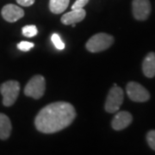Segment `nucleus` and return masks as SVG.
Listing matches in <instances>:
<instances>
[{"label": "nucleus", "mask_w": 155, "mask_h": 155, "mask_svg": "<svg viewBox=\"0 0 155 155\" xmlns=\"http://www.w3.org/2000/svg\"><path fill=\"white\" fill-rule=\"evenodd\" d=\"M75 117L76 111L71 104L56 102L40 110L35 119V125L41 133L54 134L70 126Z\"/></svg>", "instance_id": "nucleus-1"}, {"label": "nucleus", "mask_w": 155, "mask_h": 155, "mask_svg": "<svg viewBox=\"0 0 155 155\" xmlns=\"http://www.w3.org/2000/svg\"><path fill=\"white\" fill-rule=\"evenodd\" d=\"M114 43V38L110 35L98 33L89 39L85 45L88 51L91 53H98L108 49Z\"/></svg>", "instance_id": "nucleus-2"}, {"label": "nucleus", "mask_w": 155, "mask_h": 155, "mask_svg": "<svg viewBox=\"0 0 155 155\" xmlns=\"http://www.w3.org/2000/svg\"><path fill=\"white\" fill-rule=\"evenodd\" d=\"M0 92L3 96V104L10 107L15 104L20 92V84L16 80H9L0 85Z\"/></svg>", "instance_id": "nucleus-3"}, {"label": "nucleus", "mask_w": 155, "mask_h": 155, "mask_svg": "<svg viewBox=\"0 0 155 155\" xmlns=\"http://www.w3.org/2000/svg\"><path fill=\"white\" fill-rule=\"evenodd\" d=\"M45 90L46 81L44 77L41 75H35L26 84L24 88V94L35 99H39L44 95Z\"/></svg>", "instance_id": "nucleus-4"}, {"label": "nucleus", "mask_w": 155, "mask_h": 155, "mask_svg": "<svg viewBox=\"0 0 155 155\" xmlns=\"http://www.w3.org/2000/svg\"><path fill=\"white\" fill-rule=\"evenodd\" d=\"M124 99V92L122 88L114 85L110 90L105 102V110L108 113H115L119 110Z\"/></svg>", "instance_id": "nucleus-5"}, {"label": "nucleus", "mask_w": 155, "mask_h": 155, "mask_svg": "<svg viewBox=\"0 0 155 155\" xmlns=\"http://www.w3.org/2000/svg\"><path fill=\"white\" fill-rule=\"evenodd\" d=\"M126 91L130 100L136 103H144L150 99L149 91L137 82L131 81L127 83Z\"/></svg>", "instance_id": "nucleus-6"}, {"label": "nucleus", "mask_w": 155, "mask_h": 155, "mask_svg": "<svg viewBox=\"0 0 155 155\" xmlns=\"http://www.w3.org/2000/svg\"><path fill=\"white\" fill-rule=\"evenodd\" d=\"M132 11L136 20L145 21L151 13V3L149 0H133Z\"/></svg>", "instance_id": "nucleus-7"}, {"label": "nucleus", "mask_w": 155, "mask_h": 155, "mask_svg": "<svg viewBox=\"0 0 155 155\" xmlns=\"http://www.w3.org/2000/svg\"><path fill=\"white\" fill-rule=\"evenodd\" d=\"M1 14L3 18L9 22H15L24 17V11L21 7L9 4L3 7Z\"/></svg>", "instance_id": "nucleus-8"}, {"label": "nucleus", "mask_w": 155, "mask_h": 155, "mask_svg": "<svg viewBox=\"0 0 155 155\" xmlns=\"http://www.w3.org/2000/svg\"><path fill=\"white\" fill-rule=\"evenodd\" d=\"M132 121H133V116L129 112L119 111L118 113H116V116H114L111 122V126L113 127V129H115L116 131H120L128 127L131 124Z\"/></svg>", "instance_id": "nucleus-9"}, {"label": "nucleus", "mask_w": 155, "mask_h": 155, "mask_svg": "<svg viewBox=\"0 0 155 155\" xmlns=\"http://www.w3.org/2000/svg\"><path fill=\"white\" fill-rule=\"evenodd\" d=\"M86 12L84 9L72 10L61 17V22L65 25H72L78 22H80L84 19Z\"/></svg>", "instance_id": "nucleus-10"}, {"label": "nucleus", "mask_w": 155, "mask_h": 155, "mask_svg": "<svg viewBox=\"0 0 155 155\" xmlns=\"http://www.w3.org/2000/svg\"><path fill=\"white\" fill-rule=\"evenodd\" d=\"M142 71L147 78L155 76V53H148L142 63Z\"/></svg>", "instance_id": "nucleus-11"}, {"label": "nucleus", "mask_w": 155, "mask_h": 155, "mask_svg": "<svg viewBox=\"0 0 155 155\" xmlns=\"http://www.w3.org/2000/svg\"><path fill=\"white\" fill-rule=\"evenodd\" d=\"M11 122L8 116L0 113V139L6 140L10 137L11 134Z\"/></svg>", "instance_id": "nucleus-12"}, {"label": "nucleus", "mask_w": 155, "mask_h": 155, "mask_svg": "<svg viewBox=\"0 0 155 155\" xmlns=\"http://www.w3.org/2000/svg\"><path fill=\"white\" fill-rule=\"evenodd\" d=\"M70 0H49V10L54 14H61L67 10Z\"/></svg>", "instance_id": "nucleus-13"}, {"label": "nucleus", "mask_w": 155, "mask_h": 155, "mask_svg": "<svg viewBox=\"0 0 155 155\" xmlns=\"http://www.w3.org/2000/svg\"><path fill=\"white\" fill-rule=\"evenodd\" d=\"M22 32L24 36L30 38L35 36L38 33V30L35 25H26L22 28Z\"/></svg>", "instance_id": "nucleus-14"}, {"label": "nucleus", "mask_w": 155, "mask_h": 155, "mask_svg": "<svg viewBox=\"0 0 155 155\" xmlns=\"http://www.w3.org/2000/svg\"><path fill=\"white\" fill-rule=\"evenodd\" d=\"M51 39H52V41L54 44V46H55V48L57 49L62 50L65 48V43L62 41V40H61V38L60 37V35L58 34H54L52 35Z\"/></svg>", "instance_id": "nucleus-15"}, {"label": "nucleus", "mask_w": 155, "mask_h": 155, "mask_svg": "<svg viewBox=\"0 0 155 155\" xmlns=\"http://www.w3.org/2000/svg\"><path fill=\"white\" fill-rule=\"evenodd\" d=\"M35 44L32 43V42H29V41H22L21 42H19L17 44V48L18 49H20L21 51H23V52H28L31 48H33Z\"/></svg>", "instance_id": "nucleus-16"}, {"label": "nucleus", "mask_w": 155, "mask_h": 155, "mask_svg": "<svg viewBox=\"0 0 155 155\" xmlns=\"http://www.w3.org/2000/svg\"><path fill=\"white\" fill-rule=\"evenodd\" d=\"M147 141L152 149L155 151V130H150L147 134Z\"/></svg>", "instance_id": "nucleus-17"}, {"label": "nucleus", "mask_w": 155, "mask_h": 155, "mask_svg": "<svg viewBox=\"0 0 155 155\" xmlns=\"http://www.w3.org/2000/svg\"><path fill=\"white\" fill-rule=\"evenodd\" d=\"M89 0H76L75 3L72 5V10L84 9V7L88 4Z\"/></svg>", "instance_id": "nucleus-18"}, {"label": "nucleus", "mask_w": 155, "mask_h": 155, "mask_svg": "<svg viewBox=\"0 0 155 155\" xmlns=\"http://www.w3.org/2000/svg\"><path fill=\"white\" fill-rule=\"evenodd\" d=\"M17 4L24 7H28L34 5L35 0H17Z\"/></svg>", "instance_id": "nucleus-19"}]
</instances>
